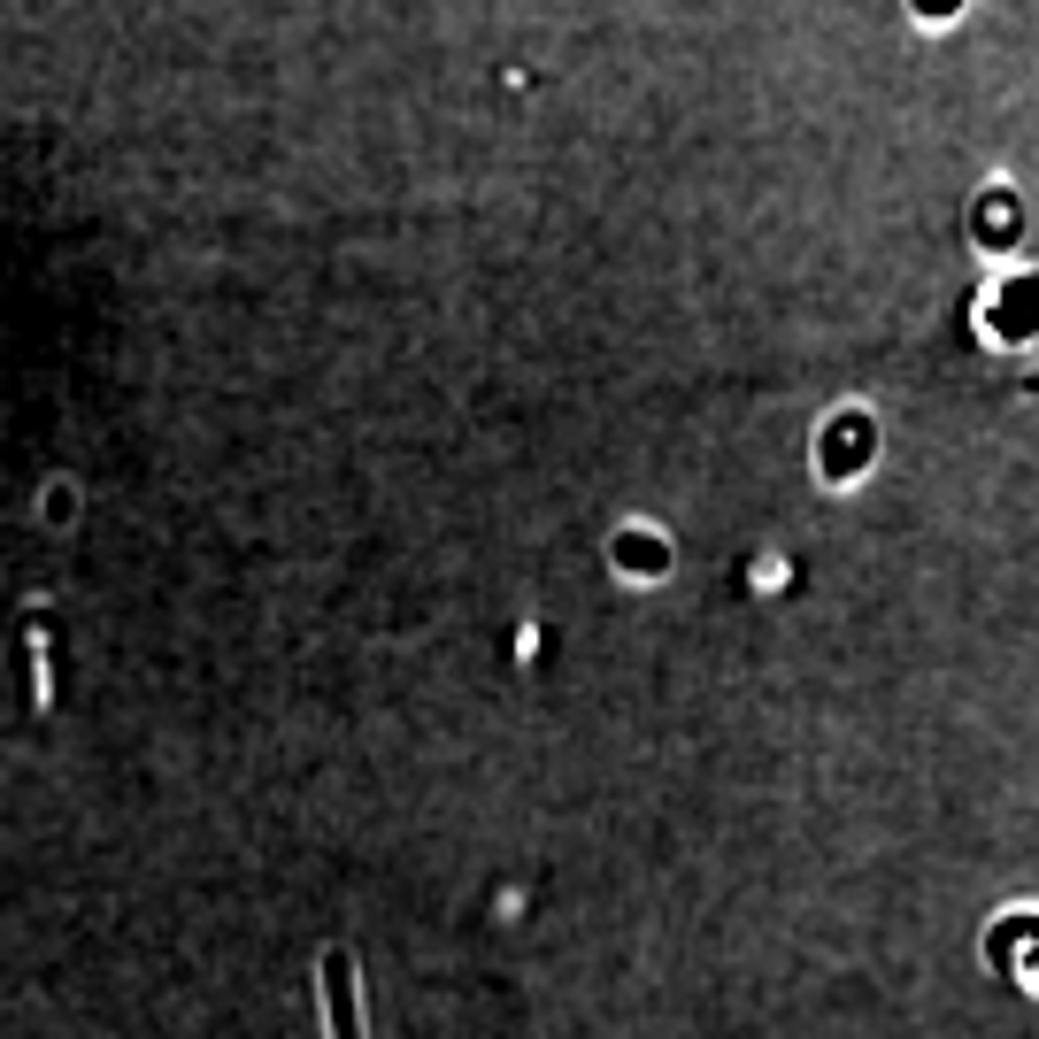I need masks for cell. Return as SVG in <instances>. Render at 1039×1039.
Returning <instances> with one entry per match:
<instances>
[{
  "label": "cell",
  "mask_w": 1039,
  "mask_h": 1039,
  "mask_svg": "<svg viewBox=\"0 0 1039 1039\" xmlns=\"http://www.w3.org/2000/svg\"><path fill=\"white\" fill-rule=\"evenodd\" d=\"M70 516H78V493H70V486H55V493H47V524H55V532H70Z\"/></svg>",
  "instance_id": "cell-1"
}]
</instances>
